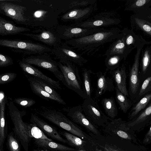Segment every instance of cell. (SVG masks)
I'll use <instances>...</instances> for the list:
<instances>
[{"instance_id": "obj_1", "label": "cell", "mask_w": 151, "mask_h": 151, "mask_svg": "<svg viewBox=\"0 0 151 151\" xmlns=\"http://www.w3.org/2000/svg\"><path fill=\"white\" fill-rule=\"evenodd\" d=\"M121 33L122 31L117 27L105 29L85 37L65 40V42L82 54L88 55L98 51L105 44L114 41Z\"/></svg>"}, {"instance_id": "obj_2", "label": "cell", "mask_w": 151, "mask_h": 151, "mask_svg": "<svg viewBox=\"0 0 151 151\" xmlns=\"http://www.w3.org/2000/svg\"><path fill=\"white\" fill-rule=\"evenodd\" d=\"M57 63L58 68L63 75V84L82 98L86 99L77 65L68 61H59Z\"/></svg>"}, {"instance_id": "obj_3", "label": "cell", "mask_w": 151, "mask_h": 151, "mask_svg": "<svg viewBox=\"0 0 151 151\" xmlns=\"http://www.w3.org/2000/svg\"><path fill=\"white\" fill-rule=\"evenodd\" d=\"M9 113L12 122L15 136L19 140L24 149L28 151L30 138L27 123L24 122L22 117L26 114L24 110H19L12 101L9 102Z\"/></svg>"}, {"instance_id": "obj_4", "label": "cell", "mask_w": 151, "mask_h": 151, "mask_svg": "<svg viewBox=\"0 0 151 151\" xmlns=\"http://www.w3.org/2000/svg\"><path fill=\"white\" fill-rule=\"evenodd\" d=\"M0 45L11 48L14 52L28 55L36 54L41 55L51 52L52 50L41 44L18 39H1Z\"/></svg>"}, {"instance_id": "obj_5", "label": "cell", "mask_w": 151, "mask_h": 151, "mask_svg": "<svg viewBox=\"0 0 151 151\" xmlns=\"http://www.w3.org/2000/svg\"><path fill=\"white\" fill-rule=\"evenodd\" d=\"M121 22V19L117 17L116 13L110 11L99 13L82 22L70 25L80 27L96 29L117 25Z\"/></svg>"}, {"instance_id": "obj_6", "label": "cell", "mask_w": 151, "mask_h": 151, "mask_svg": "<svg viewBox=\"0 0 151 151\" xmlns=\"http://www.w3.org/2000/svg\"><path fill=\"white\" fill-rule=\"evenodd\" d=\"M44 118L58 127L82 139L87 138L79 127L60 111L49 110L41 114Z\"/></svg>"}, {"instance_id": "obj_7", "label": "cell", "mask_w": 151, "mask_h": 151, "mask_svg": "<svg viewBox=\"0 0 151 151\" xmlns=\"http://www.w3.org/2000/svg\"><path fill=\"white\" fill-rule=\"evenodd\" d=\"M151 43V41L141 44L137 47V51L135 55L133 63L129 69L128 74L129 88L128 90L129 98L133 104L137 95L140 86L139 77L140 56L144 45Z\"/></svg>"}, {"instance_id": "obj_8", "label": "cell", "mask_w": 151, "mask_h": 151, "mask_svg": "<svg viewBox=\"0 0 151 151\" xmlns=\"http://www.w3.org/2000/svg\"><path fill=\"white\" fill-rule=\"evenodd\" d=\"M59 61H68L80 66H83L88 60L65 42L53 47L51 52Z\"/></svg>"}, {"instance_id": "obj_9", "label": "cell", "mask_w": 151, "mask_h": 151, "mask_svg": "<svg viewBox=\"0 0 151 151\" xmlns=\"http://www.w3.org/2000/svg\"><path fill=\"white\" fill-rule=\"evenodd\" d=\"M22 61L49 70L58 80L63 82V75L59 70L57 62L52 59L50 56L45 54L40 55H32L23 58Z\"/></svg>"}, {"instance_id": "obj_10", "label": "cell", "mask_w": 151, "mask_h": 151, "mask_svg": "<svg viewBox=\"0 0 151 151\" xmlns=\"http://www.w3.org/2000/svg\"><path fill=\"white\" fill-rule=\"evenodd\" d=\"M81 106L85 115L94 124L104 126L108 120L111 119L102 112L95 98L91 97L85 99Z\"/></svg>"}, {"instance_id": "obj_11", "label": "cell", "mask_w": 151, "mask_h": 151, "mask_svg": "<svg viewBox=\"0 0 151 151\" xmlns=\"http://www.w3.org/2000/svg\"><path fill=\"white\" fill-rule=\"evenodd\" d=\"M105 28L90 29L69 25L58 26L55 31L61 39L65 40L76 39L100 31Z\"/></svg>"}, {"instance_id": "obj_12", "label": "cell", "mask_w": 151, "mask_h": 151, "mask_svg": "<svg viewBox=\"0 0 151 151\" xmlns=\"http://www.w3.org/2000/svg\"><path fill=\"white\" fill-rule=\"evenodd\" d=\"M26 7L0 0V12L18 24L27 25L29 19L25 16Z\"/></svg>"}, {"instance_id": "obj_13", "label": "cell", "mask_w": 151, "mask_h": 151, "mask_svg": "<svg viewBox=\"0 0 151 151\" xmlns=\"http://www.w3.org/2000/svg\"><path fill=\"white\" fill-rule=\"evenodd\" d=\"M97 10L96 3L90 6L72 9L64 13L61 19L64 22H70L71 24L80 23L89 18Z\"/></svg>"}, {"instance_id": "obj_14", "label": "cell", "mask_w": 151, "mask_h": 151, "mask_svg": "<svg viewBox=\"0 0 151 151\" xmlns=\"http://www.w3.org/2000/svg\"><path fill=\"white\" fill-rule=\"evenodd\" d=\"M63 109L73 122L81 125L94 134L99 133L95 125L84 114L81 105L71 108H64Z\"/></svg>"}, {"instance_id": "obj_15", "label": "cell", "mask_w": 151, "mask_h": 151, "mask_svg": "<svg viewBox=\"0 0 151 151\" xmlns=\"http://www.w3.org/2000/svg\"><path fill=\"white\" fill-rule=\"evenodd\" d=\"M35 32L38 33H23L20 34L53 47L60 45L62 42L61 39L56 31L50 29H42L35 30Z\"/></svg>"}, {"instance_id": "obj_16", "label": "cell", "mask_w": 151, "mask_h": 151, "mask_svg": "<svg viewBox=\"0 0 151 151\" xmlns=\"http://www.w3.org/2000/svg\"><path fill=\"white\" fill-rule=\"evenodd\" d=\"M126 125L131 130L137 132L151 125V101L136 117L126 122Z\"/></svg>"}, {"instance_id": "obj_17", "label": "cell", "mask_w": 151, "mask_h": 151, "mask_svg": "<svg viewBox=\"0 0 151 151\" xmlns=\"http://www.w3.org/2000/svg\"><path fill=\"white\" fill-rule=\"evenodd\" d=\"M106 73V71L95 73L96 79L95 91L96 98L107 91L111 92L115 90L114 81L111 77L107 75Z\"/></svg>"}, {"instance_id": "obj_18", "label": "cell", "mask_w": 151, "mask_h": 151, "mask_svg": "<svg viewBox=\"0 0 151 151\" xmlns=\"http://www.w3.org/2000/svg\"><path fill=\"white\" fill-rule=\"evenodd\" d=\"M145 45L141 51L139 63V77L141 84L144 80L151 76V43Z\"/></svg>"}, {"instance_id": "obj_19", "label": "cell", "mask_w": 151, "mask_h": 151, "mask_svg": "<svg viewBox=\"0 0 151 151\" xmlns=\"http://www.w3.org/2000/svg\"><path fill=\"white\" fill-rule=\"evenodd\" d=\"M30 121L35 124L43 132L52 139L64 143L69 144L68 141L63 138L56 129L51 126L36 115L32 114Z\"/></svg>"}, {"instance_id": "obj_20", "label": "cell", "mask_w": 151, "mask_h": 151, "mask_svg": "<svg viewBox=\"0 0 151 151\" xmlns=\"http://www.w3.org/2000/svg\"><path fill=\"white\" fill-rule=\"evenodd\" d=\"M19 64L22 70L25 73L42 80L54 88L61 90L62 88L59 81H55L44 74L38 69L29 64L22 60L19 62Z\"/></svg>"}, {"instance_id": "obj_21", "label": "cell", "mask_w": 151, "mask_h": 151, "mask_svg": "<svg viewBox=\"0 0 151 151\" xmlns=\"http://www.w3.org/2000/svg\"><path fill=\"white\" fill-rule=\"evenodd\" d=\"M110 122H107L106 124L107 127L112 130L119 137L126 139L133 140L135 142L136 139L133 133L128 131H132L126 125V122L122 120L121 118L111 119Z\"/></svg>"}, {"instance_id": "obj_22", "label": "cell", "mask_w": 151, "mask_h": 151, "mask_svg": "<svg viewBox=\"0 0 151 151\" xmlns=\"http://www.w3.org/2000/svg\"><path fill=\"white\" fill-rule=\"evenodd\" d=\"M109 73L115 83V86L124 95L129 98L127 88V74L125 65L122 64L121 66L116 69L109 71Z\"/></svg>"}, {"instance_id": "obj_23", "label": "cell", "mask_w": 151, "mask_h": 151, "mask_svg": "<svg viewBox=\"0 0 151 151\" xmlns=\"http://www.w3.org/2000/svg\"><path fill=\"white\" fill-rule=\"evenodd\" d=\"M122 33L124 37L127 50L129 53L132 50L143 43H147L141 35L136 34L133 30L127 28H124Z\"/></svg>"}, {"instance_id": "obj_24", "label": "cell", "mask_w": 151, "mask_h": 151, "mask_svg": "<svg viewBox=\"0 0 151 151\" xmlns=\"http://www.w3.org/2000/svg\"><path fill=\"white\" fill-rule=\"evenodd\" d=\"M129 54L126 47L124 37L121 33L120 36L110 45L104 55L108 57L114 55L123 56L125 60Z\"/></svg>"}, {"instance_id": "obj_25", "label": "cell", "mask_w": 151, "mask_h": 151, "mask_svg": "<svg viewBox=\"0 0 151 151\" xmlns=\"http://www.w3.org/2000/svg\"><path fill=\"white\" fill-rule=\"evenodd\" d=\"M30 30L29 28L16 26L10 22L0 17V35L1 36L16 35Z\"/></svg>"}, {"instance_id": "obj_26", "label": "cell", "mask_w": 151, "mask_h": 151, "mask_svg": "<svg viewBox=\"0 0 151 151\" xmlns=\"http://www.w3.org/2000/svg\"><path fill=\"white\" fill-rule=\"evenodd\" d=\"M28 79L31 89L35 94L44 99L51 100L64 105L60 100L46 91L41 85L37 81L35 77H29Z\"/></svg>"}, {"instance_id": "obj_27", "label": "cell", "mask_w": 151, "mask_h": 151, "mask_svg": "<svg viewBox=\"0 0 151 151\" xmlns=\"http://www.w3.org/2000/svg\"><path fill=\"white\" fill-rule=\"evenodd\" d=\"M131 29L142 31L146 35L151 37V23L138 17L135 14L130 17Z\"/></svg>"}, {"instance_id": "obj_28", "label": "cell", "mask_w": 151, "mask_h": 151, "mask_svg": "<svg viewBox=\"0 0 151 151\" xmlns=\"http://www.w3.org/2000/svg\"><path fill=\"white\" fill-rule=\"evenodd\" d=\"M151 101V91L133 104L128 114V120H131L145 109Z\"/></svg>"}, {"instance_id": "obj_29", "label": "cell", "mask_w": 151, "mask_h": 151, "mask_svg": "<svg viewBox=\"0 0 151 151\" xmlns=\"http://www.w3.org/2000/svg\"><path fill=\"white\" fill-rule=\"evenodd\" d=\"M151 7V0H128L125 11H132L139 14Z\"/></svg>"}, {"instance_id": "obj_30", "label": "cell", "mask_w": 151, "mask_h": 151, "mask_svg": "<svg viewBox=\"0 0 151 151\" xmlns=\"http://www.w3.org/2000/svg\"><path fill=\"white\" fill-rule=\"evenodd\" d=\"M35 144L40 147L52 151H72L75 150L73 148L66 146L43 139L34 138Z\"/></svg>"}, {"instance_id": "obj_31", "label": "cell", "mask_w": 151, "mask_h": 151, "mask_svg": "<svg viewBox=\"0 0 151 151\" xmlns=\"http://www.w3.org/2000/svg\"><path fill=\"white\" fill-rule=\"evenodd\" d=\"M101 104L108 117L113 119L117 116L118 109L115 100L113 97L103 99L101 101Z\"/></svg>"}, {"instance_id": "obj_32", "label": "cell", "mask_w": 151, "mask_h": 151, "mask_svg": "<svg viewBox=\"0 0 151 151\" xmlns=\"http://www.w3.org/2000/svg\"><path fill=\"white\" fill-rule=\"evenodd\" d=\"M115 99L119 108L124 113H126L133 103L130 99L124 95L115 86Z\"/></svg>"}, {"instance_id": "obj_33", "label": "cell", "mask_w": 151, "mask_h": 151, "mask_svg": "<svg viewBox=\"0 0 151 151\" xmlns=\"http://www.w3.org/2000/svg\"><path fill=\"white\" fill-rule=\"evenodd\" d=\"M93 73L90 69L83 68L82 70V81L84 93L87 98L91 97L93 91L91 77Z\"/></svg>"}, {"instance_id": "obj_34", "label": "cell", "mask_w": 151, "mask_h": 151, "mask_svg": "<svg viewBox=\"0 0 151 151\" xmlns=\"http://www.w3.org/2000/svg\"><path fill=\"white\" fill-rule=\"evenodd\" d=\"M124 59L123 56L119 55H114L106 57L105 60L106 71H111L119 67L121 61Z\"/></svg>"}, {"instance_id": "obj_35", "label": "cell", "mask_w": 151, "mask_h": 151, "mask_svg": "<svg viewBox=\"0 0 151 151\" xmlns=\"http://www.w3.org/2000/svg\"><path fill=\"white\" fill-rule=\"evenodd\" d=\"M27 126L30 138L33 137L36 139H43L52 141V139L48 138L35 124L27 123Z\"/></svg>"}, {"instance_id": "obj_36", "label": "cell", "mask_w": 151, "mask_h": 151, "mask_svg": "<svg viewBox=\"0 0 151 151\" xmlns=\"http://www.w3.org/2000/svg\"><path fill=\"white\" fill-rule=\"evenodd\" d=\"M151 91V76L147 78L142 83L134 104Z\"/></svg>"}, {"instance_id": "obj_37", "label": "cell", "mask_w": 151, "mask_h": 151, "mask_svg": "<svg viewBox=\"0 0 151 151\" xmlns=\"http://www.w3.org/2000/svg\"><path fill=\"white\" fill-rule=\"evenodd\" d=\"M35 78L37 81L41 85L46 91L60 100L65 105L66 104V103L62 99L59 94L55 90V88L42 80L36 77Z\"/></svg>"}, {"instance_id": "obj_38", "label": "cell", "mask_w": 151, "mask_h": 151, "mask_svg": "<svg viewBox=\"0 0 151 151\" xmlns=\"http://www.w3.org/2000/svg\"><path fill=\"white\" fill-rule=\"evenodd\" d=\"M5 109H2L0 110V147L3 149V145L6 136V121L5 115Z\"/></svg>"}, {"instance_id": "obj_39", "label": "cell", "mask_w": 151, "mask_h": 151, "mask_svg": "<svg viewBox=\"0 0 151 151\" xmlns=\"http://www.w3.org/2000/svg\"><path fill=\"white\" fill-rule=\"evenodd\" d=\"M63 135L69 142V144L78 147H81L85 142L78 137L73 135L66 132H59Z\"/></svg>"}, {"instance_id": "obj_40", "label": "cell", "mask_w": 151, "mask_h": 151, "mask_svg": "<svg viewBox=\"0 0 151 151\" xmlns=\"http://www.w3.org/2000/svg\"><path fill=\"white\" fill-rule=\"evenodd\" d=\"M7 144L10 151H20V146L18 142L12 133H10L8 135Z\"/></svg>"}, {"instance_id": "obj_41", "label": "cell", "mask_w": 151, "mask_h": 151, "mask_svg": "<svg viewBox=\"0 0 151 151\" xmlns=\"http://www.w3.org/2000/svg\"><path fill=\"white\" fill-rule=\"evenodd\" d=\"M14 101L19 105L24 108H27L34 105L36 101L32 99L24 97L15 98Z\"/></svg>"}, {"instance_id": "obj_42", "label": "cell", "mask_w": 151, "mask_h": 151, "mask_svg": "<svg viewBox=\"0 0 151 151\" xmlns=\"http://www.w3.org/2000/svg\"><path fill=\"white\" fill-rule=\"evenodd\" d=\"M17 74L14 73H7L1 74L0 76V84H5L13 81Z\"/></svg>"}, {"instance_id": "obj_43", "label": "cell", "mask_w": 151, "mask_h": 151, "mask_svg": "<svg viewBox=\"0 0 151 151\" xmlns=\"http://www.w3.org/2000/svg\"><path fill=\"white\" fill-rule=\"evenodd\" d=\"M13 64L12 59L9 56L0 53V68L11 65Z\"/></svg>"}, {"instance_id": "obj_44", "label": "cell", "mask_w": 151, "mask_h": 151, "mask_svg": "<svg viewBox=\"0 0 151 151\" xmlns=\"http://www.w3.org/2000/svg\"><path fill=\"white\" fill-rule=\"evenodd\" d=\"M135 14L139 17L151 23V7L139 14Z\"/></svg>"}, {"instance_id": "obj_45", "label": "cell", "mask_w": 151, "mask_h": 151, "mask_svg": "<svg viewBox=\"0 0 151 151\" xmlns=\"http://www.w3.org/2000/svg\"><path fill=\"white\" fill-rule=\"evenodd\" d=\"M151 143V126L150 128L146 134L143 140V143L147 145Z\"/></svg>"}, {"instance_id": "obj_46", "label": "cell", "mask_w": 151, "mask_h": 151, "mask_svg": "<svg viewBox=\"0 0 151 151\" xmlns=\"http://www.w3.org/2000/svg\"><path fill=\"white\" fill-rule=\"evenodd\" d=\"M104 148L106 151H119L109 146L105 147Z\"/></svg>"}, {"instance_id": "obj_47", "label": "cell", "mask_w": 151, "mask_h": 151, "mask_svg": "<svg viewBox=\"0 0 151 151\" xmlns=\"http://www.w3.org/2000/svg\"><path fill=\"white\" fill-rule=\"evenodd\" d=\"M96 151H102V150H99L97 148H96Z\"/></svg>"}, {"instance_id": "obj_48", "label": "cell", "mask_w": 151, "mask_h": 151, "mask_svg": "<svg viewBox=\"0 0 151 151\" xmlns=\"http://www.w3.org/2000/svg\"><path fill=\"white\" fill-rule=\"evenodd\" d=\"M77 151H85L83 150H79Z\"/></svg>"}, {"instance_id": "obj_49", "label": "cell", "mask_w": 151, "mask_h": 151, "mask_svg": "<svg viewBox=\"0 0 151 151\" xmlns=\"http://www.w3.org/2000/svg\"><path fill=\"white\" fill-rule=\"evenodd\" d=\"M33 151H39L38 150L35 149H34L33 150Z\"/></svg>"}]
</instances>
